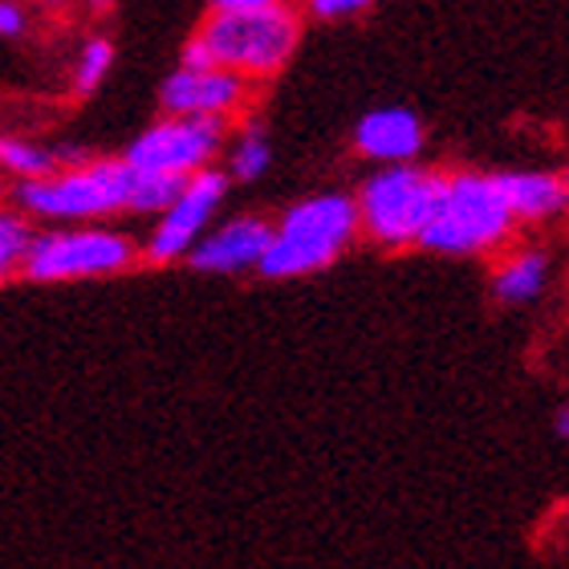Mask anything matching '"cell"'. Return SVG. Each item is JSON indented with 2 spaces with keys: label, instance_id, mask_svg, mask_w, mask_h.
<instances>
[{
  "label": "cell",
  "instance_id": "ac0fdd59",
  "mask_svg": "<svg viewBox=\"0 0 569 569\" xmlns=\"http://www.w3.org/2000/svg\"><path fill=\"white\" fill-rule=\"evenodd\" d=\"M375 0H309V12L318 17V21H346V17H358V12H367Z\"/></svg>",
  "mask_w": 569,
  "mask_h": 569
},
{
  "label": "cell",
  "instance_id": "cb8c5ba5",
  "mask_svg": "<svg viewBox=\"0 0 569 569\" xmlns=\"http://www.w3.org/2000/svg\"><path fill=\"white\" fill-rule=\"evenodd\" d=\"M281 4H289V0H281Z\"/></svg>",
  "mask_w": 569,
  "mask_h": 569
},
{
  "label": "cell",
  "instance_id": "3957f363",
  "mask_svg": "<svg viewBox=\"0 0 569 569\" xmlns=\"http://www.w3.org/2000/svg\"><path fill=\"white\" fill-rule=\"evenodd\" d=\"M512 224H517V216L509 212L497 176L460 171V176H443L436 212L423 224L416 244L443 252V257H480L488 249H500L509 240Z\"/></svg>",
  "mask_w": 569,
  "mask_h": 569
},
{
  "label": "cell",
  "instance_id": "7c38bea8",
  "mask_svg": "<svg viewBox=\"0 0 569 569\" xmlns=\"http://www.w3.org/2000/svg\"><path fill=\"white\" fill-rule=\"evenodd\" d=\"M497 183L517 220H549L566 212V179L553 171H505Z\"/></svg>",
  "mask_w": 569,
  "mask_h": 569
},
{
  "label": "cell",
  "instance_id": "4fadbf2b",
  "mask_svg": "<svg viewBox=\"0 0 569 569\" xmlns=\"http://www.w3.org/2000/svg\"><path fill=\"white\" fill-rule=\"evenodd\" d=\"M549 284V257L546 252H521V257H512L497 269L492 277V289H497L500 301H509V306H529L537 297L546 293Z\"/></svg>",
  "mask_w": 569,
  "mask_h": 569
},
{
  "label": "cell",
  "instance_id": "7402d4cb",
  "mask_svg": "<svg viewBox=\"0 0 569 569\" xmlns=\"http://www.w3.org/2000/svg\"><path fill=\"white\" fill-rule=\"evenodd\" d=\"M86 4H90L94 12H110V9H114V0H86Z\"/></svg>",
  "mask_w": 569,
  "mask_h": 569
},
{
  "label": "cell",
  "instance_id": "7a4b0ae2",
  "mask_svg": "<svg viewBox=\"0 0 569 569\" xmlns=\"http://www.w3.org/2000/svg\"><path fill=\"white\" fill-rule=\"evenodd\" d=\"M358 237V203L342 191H326V196H309L293 203L289 212L273 224L269 249L261 257L264 277L284 281V277H306L318 269H330L350 240Z\"/></svg>",
  "mask_w": 569,
  "mask_h": 569
},
{
  "label": "cell",
  "instance_id": "30bf717a",
  "mask_svg": "<svg viewBox=\"0 0 569 569\" xmlns=\"http://www.w3.org/2000/svg\"><path fill=\"white\" fill-rule=\"evenodd\" d=\"M269 237H273L269 220H261V216H237V220L203 232L188 249V261L200 273H244V269L261 264Z\"/></svg>",
  "mask_w": 569,
  "mask_h": 569
},
{
  "label": "cell",
  "instance_id": "5bb4252c",
  "mask_svg": "<svg viewBox=\"0 0 569 569\" xmlns=\"http://www.w3.org/2000/svg\"><path fill=\"white\" fill-rule=\"evenodd\" d=\"M66 163H82V151H46L37 142L0 134V167L12 171L17 179H46L53 171H61Z\"/></svg>",
  "mask_w": 569,
  "mask_h": 569
},
{
  "label": "cell",
  "instance_id": "e0dca14e",
  "mask_svg": "<svg viewBox=\"0 0 569 569\" xmlns=\"http://www.w3.org/2000/svg\"><path fill=\"white\" fill-rule=\"evenodd\" d=\"M29 224H24L21 216H12V212H0V281L21 264V252L24 244H29Z\"/></svg>",
  "mask_w": 569,
  "mask_h": 569
},
{
  "label": "cell",
  "instance_id": "9c48e42d",
  "mask_svg": "<svg viewBox=\"0 0 569 569\" xmlns=\"http://www.w3.org/2000/svg\"><path fill=\"white\" fill-rule=\"evenodd\" d=\"M249 94V78L224 70V66H179L159 90L167 114H220L228 119Z\"/></svg>",
  "mask_w": 569,
  "mask_h": 569
},
{
  "label": "cell",
  "instance_id": "277c9868",
  "mask_svg": "<svg viewBox=\"0 0 569 569\" xmlns=\"http://www.w3.org/2000/svg\"><path fill=\"white\" fill-rule=\"evenodd\" d=\"M196 37L212 66H224L240 78H273L293 58L301 29L284 4H269L257 12H216Z\"/></svg>",
  "mask_w": 569,
  "mask_h": 569
},
{
  "label": "cell",
  "instance_id": "8fae6325",
  "mask_svg": "<svg viewBox=\"0 0 569 569\" xmlns=\"http://www.w3.org/2000/svg\"><path fill=\"white\" fill-rule=\"evenodd\" d=\"M355 147L375 163H407L423 151V122L407 107H379L358 119Z\"/></svg>",
  "mask_w": 569,
  "mask_h": 569
},
{
  "label": "cell",
  "instance_id": "44dd1931",
  "mask_svg": "<svg viewBox=\"0 0 569 569\" xmlns=\"http://www.w3.org/2000/svg\"><path fill=\"white\" fill-rule=\"evenodd\" d=\"M553 431H558V436H561V439H566V436H569V411H566V407H561L558 416H553Z\"/></svg>",
  "mask_w": 569,
  "mask_h": 569
},
{
  "label": "cell",
  "instance_id": "603a6c76",
  "mask_svg": "<svg viewBox=\"0 0 569 569\" xmlns=\"http://www.w3.org/2000/svg\"><path fill=\"white\" fill-rule=\"evenodd\" d=\"M37 4H46V9H61V4H70V0H37Z\"/></svg>",
  "mask_w": 569,
  "mask_h": 569
},
{
  "label": "cell",
  "instance_id": "2e32d148",
  "mask_svg": "<svg viewBox=\"0 0 569 569\" xmlns=\"http://www.w3.org/2000/svg\"><path fill=\"white\" fill-rule=\"evenodd\" d=\"M273 163V147L264 139L261 127H244L237 151H232V176L237 179H261Z\"/></svg>",
  "mask_w": 569,
  "mask_h": 569
},
{
  "label": "cell",
  "instance_id": "9a60e30c",
  "mask_svg": "<svg viewBox=\"0 0 569 569\" xmlns=\"http://www.w3.org/2000/svg\"><path fill=\"white\" fill-rule=\"evenodd\" d=\"M110 66H114V46H110L107 37H90L82 58H78V70H73V90L78 94H94L98 86L107 82Z\"/></svg>",
  "mask_w": 569,
  "mask_h": 569
},
{
  "label": "cell",
  "instance_id": "6da1fadb",
  "mask_svg": "<svg viewBox=\"0 0 569 569\" xmlns=\"http://www.w3.org/2000/svg\"><path fill=\"white\" fill-rule=\"evenodd\" d=\"M183 179L142 171L131 159H90L46 179H21L17 203L41 220H98L110 212H159Z\"/></svg>",
  "mask_w": 569,
  "mask_h": 569
},
{
  "label": "cell",
  "instance_id": "ba28073f",
  "mask_svg": "<svg viewBox=\"0 0 569 569\" xmlns=\"http://www.w3.org/2000/svg\"><path fill=\"white\" fill-rule=\"evenodd\" d=\"M224 191H228V176L216 171V167H200V171L183 176L176 196L159 208V224H154L151 240H147V257L154 264H171L179 257H188L191 244L212 224Z\"/></svg>",
  "mask_w": 569,
  "mask_h": 569
},
{
  "label": "cell",
  "instance_id": "5b68a950",
  "mask_svg": "<svg viewBox=\"0 0 569 569\" xmlns=\"http://www.w3.org/2000/svg\"><path fill=\"white\" fill-rule=\"evenodd\" d=\"M439 188H443V176L416 167L411 159L382 167L358 191V228H367L387 249L416 244L423 224L436 212Z\"/></svg>",
  "mask_w": 569,
  "mask_h": 569
},
{
  "label": "cell",
  "instance_id": "8992f818",
  "mask_svg": "<svg viewBox=\"0 0 569 569\" xmlns=\"http://www.w3.org/2000/svg\"><path fill=\"white\" fill-rule=\"evenodd\" d=\"M134 244L110 228H58L29 237L21 252V273L29 281H86V277H114L131 269Z\"/></svg>",
  "mask_w": 569,
  "mask_h": 569
},
{
  "label": "cell",
  "instance_id": "d6986e66",
  "mask_svg": "<svg viewBox=\"0 0 569 569\" xmlns=\"http://www.w3.org/2000/svg\"><path fill=\"white\" fill-rule=\"evenodd\" d=\"M24 9L17 0H0V37H21L24 33Z\"/></svg>",
  "mask_w": 569,
  "mask_h": 569
},
{
  "label": "cell",
  "instance_id": "52a82bcc",
  "mask_svg": "<svg viewBox=\"0 0 569 569\" xmlns=\"http://www.w3.org/2000/svg\"><path fill=\"white\" fill-rule=\"evenodd\" d=\"M224 134L228 119H220V114H167L147 134H139L122 159H131L142 171L183 179L212 163V154L220 151Z\"/></svg>",
  "mask_w": 569,
  "mask_h": 569
},
{
  "label": "cell",
  "instance_id": "ffe728a7",
  "mask_svg": "<svg viewBox=\"0 0 569 569\" xmlns=\"http://www.w3.org/2000/svg\"><path fill=\"white\" fill-rule=\"evenodd\" d=\"M269 4H281V0H212L216 12H257L269 9Z\"/></svg>",
  "mask_w": 569,
  "mask_h": 569
}]
</instances>
